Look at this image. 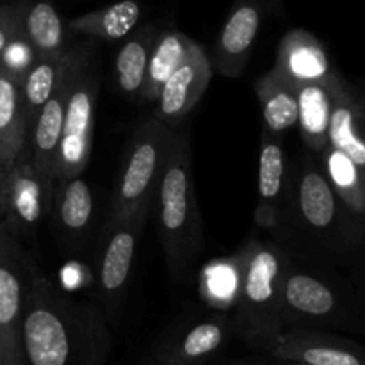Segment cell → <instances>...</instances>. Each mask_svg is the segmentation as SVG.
I'll use <instances>...</instances> for the list:
<instances>
[{"mask_svg":"<svg viewBox=\"0 0 365 365\" xmlns=\"http://www.w3.org/2000/svg\"><path fill=\"white\" fill-rule=\"evenodd\" d=\"M24 36L34 57H53L68 48L66 25L53 0H27L24 13Z\"/></svg>","mask_w":365,"mask_h":365,"instance_id":"24","label":"cell"},{"mask_svg":"<svg viewBox=\"0 0 365 365\" xmlns=\"http://www.w3.org/2000/svg\"><path fill=\"white\" fill-rule=\"evenodd\" d=\"M53 182L34 166L29 146L6 171L2 221L18 239L32 235L52 205Z\"/></svg>","mask_w":365,"mask_h":365,"instance_id":"10","label":"cell"},{"mask_svg":"<svg viewBox=\"0 0 365 365\" xmlns=\"http://www.w3.org/2000/svg\"><path fill=\"white\" fill-rule=\"evenodd\" d=\"M175 132V127L163 123L157 118L139 125L125 150L109 217L150 212Z\"/></svg>","mask_w":365,"mask_h":365,"instance_id":"6","label":"cell"},{"mask_svg":"<svg viewBox=\"0 0 365 365\" xmlns=\"http://www.w3.org/2000/svg\"><path fill=\"white\" fill-rule=\"evenodd\" d=\"M159 365H173V364H163V362H159Z\"/></svg>","mask_w":365,"mask_h":365,"instance_id":"33","label":"cell"},{"mask_svg":"<svg viewBox=\"0 0 365 365\" xmlns=\"http://www.w3.org/2000/svg\"><path fill=\"white\" fill-rule=\"evenodd\" d=\"M274 68L294 86L324 82L337 73L319 39L305 29H292L282 38Z\"/></svg>","mask_w":365,"mask_h":365,"instance_id":"18","label":"cell"},{"mask_svg":"<svg viewBox=\"0 0 365 365\" xmlns=\"http://www.w3.org/2000/svg\"><path fill=\"white\" fill-rule=\"evenodd\" d=\"M280 305L285 328H349L356 314L344 280L294 257L282 277Z\"/></svg>","mask_w":365,"mask_h":365,"instance_id":"5","label":"cell"},{"mask_svg":"<svg viewBox=\"0 0 365 365\" xmlns=\"http://www.w3.org/2000/svg\"><path fill=\"white\" fill-rule=\"evenodd\" d=\"M141 4L138 0H120L98 11L81 14L66 24V29L77 36L102 41L123 39L138 27L141 20Z\"/></svg>","mask_w":365,"mask_h":365,"instance_id":"22","label":"cell"},{"mask_svg":"<svg viewBox=\"0 0 365 365\" xmlns=\"http://www.w3.org/2000/svg\"><path fill=\"white\" fill-rule=\"evenodd\" d=\"M280 0H234L223 29L217 36L212 70L228 78L241 77L252 56L262 21L277 9Z\"/></svg>","mask_w":365,"mask_h":365,"instance_id":"11","label":"cell"},{"mask_svg":"<svg viewBox=\"0 0 365 365\" xmlns=\"http://www.w3.org/2000/svg\"><path fill=\"white\" fill-rule=\"evenodd\" d=\"M195 43V39H191L187 34L178 31H166L157 36L152 48V56H150L148 68H146L145 84H143L141 89V100L155 102L164 82L187 59Z\"/></svg>","mask_w":365,"mask_h":365,"instance_id":"26","label":"cell"},{"mask_svg":"<svg viewBox=\"0 0 365 365\" xmlns=\"http://www.w3.org/2000/svg\"><path fill=\"white\" fill-rule=\"evenodd\" d=\"M153 202L157 203V225L168 269L175 280L189 284L203 248V227L191 143L185 132H175Z\"/></svg>","mask_w":365,"mask_h":365,"instance_id":"3","label":"cell"},{"mask_svg":"<svg viewBox=\"0 0 365 365\" xmlns=\"http://www.w3.org/2000/svg\"><path fill=\"white\" fill-rule=\"evenodd\" d=\"M319 157V166L327 177L328 184L346 207L356 216L365 214V178L364 170L356 166L346 153L327 146Z\"/></svg>","mask_w":365,"mask_h":365,"instance_id":"27","label":"cell"},{"mask_svg":"<svg viewBox=\"0 0 365 365\" xmlns=\"http://www.w3.org/2000/svg\"><path fill=\"white\" fill-rule=\"evenodd\" d=\"M341 75L324 82H307L296 86L298 95V120L296 125L302 134L303 145L310 153L317 155L328 146V121L334 106L335 84Z\"/></svg>","mask_w":365,"mask_h":365,"instance_id":"20","label":"cell"},{"mask_svg":"<svg viewBox=\"0 0 365 365\" xmlns=\"http://www.w3.org/2000/svg\"><path fill=\"white\" fill-rule=\"evenodd\" d=\"M362 96L342 77L335 84L334 106L328 121V146L346 153L359 168L365 170V145L362 134Z\"/></svg>","mask_w":365,"mask_h":365,"instance_id":"19","label":"cell"},{"mask_svg":"<svg viewBox=\"0 0 365 365\" xmlns=\"http://www.w3.org/2000/svg\"><path fill=\"white\" fill-rule=\"evenodd\" d=\"M27 0L0 4V70L16 63L31 50L24 36V13Z\"/></svg>","mask_w":365,"mask_h":365,"instance_id":"29","label":"cell"},{"mask_svg":"<svg viewBox=\"0 0 365 365\" xmlns=\"http://www.w3.org/2000/svg\"><path fill=\"white\" fill-rule=\"evenodd\" d=\"M4 189H6V171H0V220L4 216Z\"/></svg>","mask_w":365,"mask_h":365,"instance_id":"31","label":"cell"},{"mask_svg":"<svg viewBox=\"0 0 365 365\" xmlns=\"http://www.w3.org/2000/svg\"><path fill=\"white\" fill-rule=\"evenodd\" d=\"M150 212H135L123 217H109L95 266V284L100 310L107 321L118 323L130 274L134 269L141 232Z\"/></svg>","mask_w":365,"mask_h":365,"instance_id":"8","label":"cell"},{"mask_svg":"<svg viewBox=\"0 0 365 365\" xmlns=\"http://www.w3.org/2000/svg\"><path fill=\"white\" fill-rule=\"evenodd\" d=\"M50 214L66 248H82L95 214V196L82 175L53 180Z\"/></svg>","mask_w":365,"mask_h":365,"instance_id":"15","label":"cell"},{"mask_svg":"<svg viewBox=\"0 0 365 365\" xmlns=\"http://www.w3.org/2000/svg\"><path fill=\"white\" fill-rule=\"evenodd\" d=\"M100 89V59L95 39L81 43L77 70L71 81L57 148L53 180L82 175L88 168L95 132L96 102Z\"/></svg>","mask_w":365,"mask_h":365,"instance_id":"7","label":"cell"},{"mask_svg":"<svg viewBox=\"0 0 365 365\" xmlns=\"http://www.w3.org/2000/svg\"><path fill=\"white\" fill-rule=\"evenodd\" d=\"M36 271L38 267L14 237L0 255V365H25L21 321Z\"/></svg>","mask_w":365,"mask_h":365,"instance_id":"9","label":"cell"},{"mask_svg":"<svg viewBox=\"0 0 365 365\" xmlns=\"http://www.w3.org/2000/svg\"><path fill=\"white\" fill-rule=\"evenodd\" d=\"M66 50L53 57H34V61L29 64L24 77H21V100H24L29 134H31L43 106L50 98L57 82H59L64 59H66Z\"/></svg>","mask_w":365,"mask_h":365,"instance_id":"28","label":"cell"},{"mask_svg":"<svg viewBox=\"0 0 365 365\" xmlns=\"http://www.w3.org/2000/svg\"><path fill=\"white\" fill-rule=\"evenodd\" d=\"M159 32L153 25H145L134 34H128L127 41L118 50L114 73H116L118 89L127 98L141 100V89L145 84L146 68L152 56L153 43Z\"/></svg>","mask_w":365,"mask_h":365,"instance_id":"25","label":"cell"},{"mask_svg":"<svg viewBox=\"0 0 365 365\" xmlns=\"http://www.w3.org/2000/svg\"><path fill=\"white\" fill-rule=\"evenodd\" d=\"M29 143L21 78L0 70V171H7Z\"/></svg>","mask_w":365,"mask_h":365,"instance_id":"21","label":"cell"},{"mask_svg":"<svg viewBox=\"0 0 365 365\" xmlns=\"http://www.w3.org/2000/svg\"><path fill=\"white\" fill-rule=\"evenodd\" d=\"M25 365H82L110 351L109 321L100 307L77 302L36 271L21 321Z\"/></svg>","mask_w":365,"mask_h":365,"instance_id":"2","label":"cell"},{"mask_svg":"<svg viewBox=\"0 0 365 365\" xmlns=\"http://www.w3.org/2000/svg\"><path fill=\"white\" fill-rule=\"evenodd\" d=\"M282 364H285V365H305V364H296V362H282Z\"/></svg>","mask_w":365,"mask_h":365,"instance_id":"32","label":"cell"},{"mask_svg":"<svg viewBox=\"0 0 365 365\" xmlns=\"http://www.w3.org/2000/svg\"><path fill=\"white\" fill-rule=\"evenodd\" d=\"M255 93L262 109L264 128L282 135L298 120L296 86L284 73L273 68L255 82Z\"/></svg>","mask_w":365,"mask_h":365,"instance_id":"23","label":"cell"},{"mask_svg":"<svg viewBox=\"0 0 365 365\" xmlns=\"http://www.w3.org/2000/svg\"><path fill=\"white\" fill-rule=\"evenodd\" d=\"M212 64L202 45L195 43L187 59L168 77L157 96L155 116L163 123L175 127L202 100L212 81Z\"/></svg>","mask_w":365,"mask_h":365,"instance_id":"14","label":"cell"},{"mask_svg":"<svg viewBox=\"0 0 365 365\" xmlns=\"http://www.w3.org/2000/svg\"><path fill=\"white\" fill-rule=\"evenodd\" d=\"M232 331V321L221 314L196 321L164 342L157 359L163 364L198 365L220 351L228 342Z\"/></svg>","mask_w":365,"mask_h":365,"instance_id":"17","label":"cell"},{"mask_svg":"<svg viewBox=\"0 0 365 365\" xmlns=\"http://www.w3.org/2000/svg\"><path fill=\"white\" fill-rule=\"evenodd\" d=\"M291 253L277 241H248L234 257L237 291L232 327L246 344L269 351L285 330L282 319V277Z\"/></svg>","mask_w":365,"mask_h":365,"instance_id":"4","label":"cell"},{"mask_svg":"<svg viewBox=\"0 0 365 365\" xmlns=\"http://www.w3.org/2000/svg\"><path fill=\"white\" fill-rule=\"evenodd\" d=\"M14 237H16V235H14L13 232L7 228V225L0 220V255H2V252L6 250V246L9 245Z\"/></svg>","mask_w":365,"mask_h":365,"instance_id":"30","label":"cell"},{"mask_svg":"<svg viewBox=\"0 0 365 365\" xmlns=\"http://www.w3.org/2000/svg\"><path fill=\"white\" fill-rule=\"evenodd\" d=\"M280 362L305 365H365L364 349L344 337L314 328H285L269 349Z\"/></svg>","mask_w":365,"mask_h":365,"instance_id":"13","label":"cell"},{"mask_svg":"<svg viewBox=\"0 0 365 365\" xmlns=\"http://www.w3.org/2000/svg\"><path fill=\"white\" fill-rule=\"evenodd\" d=\"M273 237L294 259L328 267L344 264L364 242V217L328 184L314 153L289 164V182Z\"/></svg>","mask_w":365,"mask_h":365,"instance_id":"1","label":"cell"},{"mask_svg":"<svg viewBox=\"0 0 365 365\" xmlns=\"http://www.w3.org/2000/svg\"><path fill=\"white\" fill-rule=\"evenodd\" d=\"M289 159L282 135L262 130L259 153V202L255 221L259 227L273 232L278 212L284 203L289 182Z\"/></svg>","mask_w":365,"mask_h":365,"instance_id":"16","label":"cell"},{"mask_svg":"<svg viewBox=\"0 0 365 365\" xmlns=\"http://www.w3.org/2000/svg\"><path fill=\"white\" fill-rule=\"evenodd\" d=\"M78 56H81V43L68 45L66 59H64L63 73L56 89L43 106L31 134H29V152H31L34 166L39 173L53 182V168H56L57 148H59L61 132H63L64 113H66L68 95H70L71 81L77 70Z\"/></svg>","mask_w":365,"mask_h":365,"instance_id":"12","label":"cell"}]
</instances>
